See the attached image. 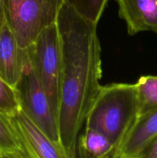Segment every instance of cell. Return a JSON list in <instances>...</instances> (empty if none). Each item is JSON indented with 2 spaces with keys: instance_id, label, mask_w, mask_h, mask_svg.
Wrapping results in <instances>:
<instances>
[{
  "instance_id": "5bb4252c",
  "label": "cell",
  "mask_w": 157,
  "mask_h": 158,
  "mask_svg": "<svg viewBox=\"0 0 157 158\" xmlns=\"http://www.w3.org/2000/svg\"><path fill=\"white\" fill-rule=\"evenodd\" d=\"M21 110L18 93L0 77V114L10 117Z\"/></svg>"
},
{
  "instance_id": "9c48e42d",
  "label": "cell",
  "mask_w": 157,
  "mask_h": 158,
  "mask_svg": "<svg viewBox=\"0 0 157 158\" xmlns=\"http://www.w3.org/2000/svg\"><path fill=\"white\" fill-rule=\"evenodd\" d=\"M157 136V108L139 116L115 152V158H137Z\"/></svg>"
},
{
  "instance_id": "3957f363",
  "label": "cell",
  "mask_w": 157,
  "mask_h": 158,
  "mask_svg": "<svg viewBox=\"0 0 157 158\" xmlns=\"http://www.w3.org/2000/svg\"><path fill=\"white\" fill-rule=\"evenodd\" d=\"M64 0H4L6 20L18 45L26 49L55 23Z\"/></svg>"
},
{
  "instance_id": "5b68a950",
  "label": "cell",
  "mask_w": 157,
  "mask_h": 158,
  "mask_svg": "<svg viewBox=\"0 0 157 158\" xmlns=\"http://www.w3.org/2000/svg\"><path fill=\"white\" fill-rule=\"evenodd\" d=\"M15 89L22 110L51 140L61 144L58 118L34 71L29 55Z\"/></svg>"
},
{
  "instance_id": "4fadbf2b",
  "label": "cell",
  "mask_w": 157,
  "mask_h": 158,
  "mask_svg": "<svg viewBox=\"0 0 157 158\" xmlns=\"http://www.w3.org/2000/svg\"><path fill=\"white\" fill-rule=\"evenodd\" d=\"M85 19L98 24L108 0H64Z\"/></svg>"
},
{
  "instance_id": "8992f818",
  "label": "cell",
  "mask_w": 157,
  "mask_h": 158,
  "mask_svg": "<svg viewBox=\"0 0 157 158\" xmlns=\"http://www.w3.org/2000/svg\"><path fill=\"white\" fill-rule=\"evenodd\" d=\"M8 117L28 158H69L62 146L46 136L22 110Z\"/></svg>"
},
{
  "instance_id": "ba28073f",
  "label": "cell",
  "mask_w": 157,
  "mask_h": 158,
  "mask_svg": "<svg viewBox=\"0 0 157 158\" xmlns=\"http://www.w3.org/2000/svg\"><path fill=\"white\" fill-rule=\"evenodd\" d=\"M119 16L124 20L127 32L134 35L151 32L157 35V0H115Z\"/></svg>"
},
{
  "instance_id": "6da1fadb",
  "label": "cell",
  "mask_w": 157,
  "mask_h": 158,
  "mask_svg": "<svg viewBox=\"0 0 157 158\" xmlns=\"http://www.w3.org/2000/svg\"><path fill=\"white\" fill-rule=\"evenodd\" d=\"M62 43L58 123L60 141L69 158H76L80 130L101 86V45L97 24L63 2L57 19Z\"/></svg>"
},
{
  "instance_id": "9a60e30c",
  "label": "cell",
  "mask_w": 157,
  "mask_h": 158,
  "mask_svg": "<svg viewBox=\"0 0 157 158\" xmlns=\"http://www.w3.org/2000/svg\"><path fill=\"white\" fill-rule=\"evenodd\" d=\"M137 158H157V136L143 149Z\"/></svg>"
},
{
  "instance_id": "30bf717a",
  "label": "cell",
  "mask_w": 157,
  "mask_h": 158,
  "mask_svg": "<svg viewBox=\"0 0 157 158\" xmlns=\"http://www.w3.org/2000/svg\"><path fill=\"white\" fill-rule=\"evenodd\" d=\"M115 148L104 134L85 127L77 143L78 158H115Z\"/></svg>"
},
{
  "instance_id": "52a82bcc",
  "label": "cell",
  "mask_w": 157,
  "mask_h": 158,
  "mask_svg": "<svg viewBox=\"0 0 157 158\" xmlns=\"http://www.w3.org/2000/svg\"><path fill=\"white\" fill-rule=\"evenodd\" d=\"M27 59V50L20 47L6 21L0 28V77L15 87Z\"/></svg>"
},
{
  "instance_id": "8fae6325",
  "label": "cell",
  "mask_w": 157,
  "mask_h": 158,
  "mask_svg": "<svg viewBox=\"0 0 157 158\" xmlns=\"http://www.w3.org/2000/svg\"><path fill=\"white\" fill-rule=\"evenodd\" d=\"M139 101V116L157 108V76H143L135 83Z\"/></svg>"
},
{
  "instance_id": "7c38bea8",
  "label": "cell",
  "mask_w": 157,
  "mask_h": 158,
  "mask_svg": "<svg viewBox=\"0 0 157 158\" xmlns=\"http://www.w3.org/2000/svg\"><path fill=\"white\" fill-rule=\"evenodd\" d=\"M0 151L28 158L8 116L0 114Z\"/></svg>"
},
{
  "instance_id": "2e32d148",
  "label": "cell",
  "mask_w": 157,
  "mask_h": 158,
  "mask_svg": "<svg viewBox=\"0 0 157 158\" xmlns=\"http://www.w3.org/2000/svg\"><path fill=\"white\" fill-rule=\"evenodd\" d=\"M6 15H5L4 0H0V28L6 23Z\"/></svg>"
},
{
  "instance_id": "e0dca14e",
  "label": "cell",
  "mask_w": 157,
  "mask_h": 158,
  "mask_svg": "<svg viewBox=\"0 0 157 158\" xmlns=\"http://www.w3.org/2000/svg\"><path fill=\"white\" fill-rule=\"evenodd\" d=\"M0 158H25V157L16 155V154L1 152V151H0Z\"/></svg>"
},
{
  "instance_id": "7a4b0ae2",
  "label": "cell",
  "mask_w": 157,
  "mask_h": 158,
  "mask_svg": "<svg viewBox=\"0 0 157 158\" xmlns=\"http://www.w3.org/2000/svg\"><path fill=\"white\" fill-rule=\"evenodd\" d=\"M139 117L135 83L101 86L86 119V127L104 134L116 148Z\"/></svg>"
},
{
  "instance_id": "277c9868",
  "label": "cell",
  "mask_w": 157,
  "mask_h": 158,
  "mask_svg": "<svg viewBox=\"0 0 157 158\" xmlns=\"http://www.w3.org/2000/svg\"><path fill=\"white\" fill-rule=\"evenodd\" d=\"M29 60L58 118L62 73V43L57 23L44 29L26 48Z\"/></svg>"
}]
</instances>
